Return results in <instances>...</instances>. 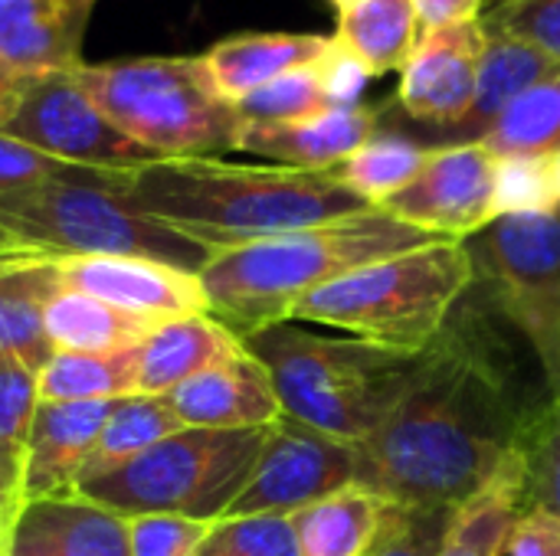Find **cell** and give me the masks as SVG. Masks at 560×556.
Returning a JSON list of instances; mask_svg holds the SVG:
<instances>
[{"mask_svg": "<svg viewBox=\"0 0 560 556\" xmlns=\"http://www.w3.org/2000/svg\"><path fill=\"white\" fill-rule=\"evenodd\" d=\"M525 413L482 341L450 331L394 413L358 442V485L384 501L463 508L512 456Z\"/></svg>", "mask_w": 560, "mask_h": 556, "instance_id": "cell-1", "label": "cell"}, {"mask_svg": "<svg viewBox=\"0 0 560 556\" xmlns=\"http://www.w3.org/2000/svg\"><path fill=\"white\" fill-rule=\"evenodd\" d=\"M118 184L144 216L207 252L371 210L331 170L233 164L223 157L151 161L118 170Z\"/></svg>", "mask_w": 560, "mask_h": 556, "instance_id": "cell-2", "label": "cell"}, {"mask_svg": "<svg viewBox=\"0 0 560 556\" xmlns=\"http://www.w3.org/2000/svg\"><path fill=\"white\" fill-rule=\"evenodd\" d=\"M427 242H433V236L371 206L322 226L217 249L207 256L197 279L210 318L246 341L266 328L285 324L292 308L322 285Z\"/></svg>", "mask_w": 560, "mask_h": 556, "instance_id": "cell-3", "label": "cell"}, {"mask_svg": "<svg viewBox=\"0 0 560 556\" xmlns=\"http://www.w3.org/2000/svg\"><path fill=\"white\" fill-rule=\"evenodd\" d=\"M243 347L269 370L282 416L351 446L364 442L394 413L430 354L325 338L295 321L266 328L246 338Z\"/></svg>", "mask_w": 560, "mask_h": 556, "instance_id": "cell-4", "label": "cell"}, {"mask_svg": "<svg viewBox=\"0 0 560 556\" xmlns=\"http://www.w3.org/2000/svg\"><path fill=\"white\" fill-rule=\"evenodd\" d=\"M472 285L476 265L466 242L433 239L322 285L292 308L289 321L335 328L400 354H427Z\"/></svg>", "mask_w": 560, "mask_h": 556, "instance_id": "cell-5", "label": "cell"}, {"mask_svg": "<svg viewBox=\"0 0 560 556\" xmlns=\"http://www.w3.org/2000/svg\"><path fill=\"white\" fill-rule=\"evenodd\" d=\"M0 246L49 259L144 256L200 272L207 249L144 216L121 190L118 170L69 167L16 193H0Z\"/></svg>", "mask_w": 560, "mask_h": 556, "instance_id": "cell-6", "label": "cell"}, {"mask_svg": "<svg viewBox=\"0 0 560 556\" xmlns=\"http://www.w3.org/2000/svg\"><path fill=\"white\" fill-rule=\"evenodd\" d=\"M75 79L102 115L158 161L240 151L246 121L217 95L197 56L82 62Z\"/></svg>", "mask_w": 560, "mask_h": 556, "instance_id": "cell-7", "label": "cell"}, {"mask_svg": "<svg viewBox=\"0 0 560 556\" xmlns=\"http://www.w3.org/2000/svg\"><path fill=\"white\" fill-rule=\"evenodd\" d=\"M269 439L262 429H177L135 462L79 485L75 492L121 518L180 514L220 521L246 488L259 452Z\"/></svg>", "mask_w": 560, "mask_h": 556, "instance_id": "cell-8", "label": "cell"}, {"mask_svg": "<svg viewBox=\"0 0 560 556\" xmlns=\"http://www.w3.org/2000/svg\"><path fill=\"white\" fill-rule=\"evenodd\" d=\"M0 131L46 157L89 170H135L158 161L102 115L75 72L23 79L13 105L0 118Z\"/></svg>", "mask_w": 560, "mask_h": 556, "instance_id": "cell-9", "label": "cell"}, {"mask_svg": "<svg viewBox=\"0 0 560 556\" xmlns=\"http://www.w3.org/2000/svg\"><path fill=\"white\" fill-rule=\"evenodd\" d=\"M348 485H358V449L282 416L276 426H269V439L259 452V462L223 518H292L302 508Z\"/></svg>", "mask_w": 560, "mask_h": 556, "instance_id": "cell-10", "label": "cell"}, {"mask_svg": "<svg viewBox=\"0 0 560 556\" xmlns=\"http://www.w3.org/2000/svg\"><path fill=\"white\" fill-rule=\"evenodd\" d=\"M495 167L482 144L430 147L423 170L381 210L433 239L466 242L495 220Z\"/></svg>", "mask_w": 560, "mask_h": 556, "instance_id": "cell-11", "label": "cell"}, {"mask_svg": "<svg viewBox=\"0 0 560 556\" xmlns=\"http://www.w3.org/2000/svg\"><path fill=\"white\" fill-rule=\"evenodd\" d=\"M499 311L512 321L560 282V206L548 213L499 216L466 239Z\"/></svg>", "mask_w": 560, "mask_h": 556, "instance_id": "cell-12", "label": "cell"}, {"mask_svg": "<svg viewBox=\"0 0 560 556\" xmlns=\"http://www.w3.org/2000/svg\"><path fill=\"white\" fill-rule=\"evenodd\" d=\"M482 49L486 29L479 20L420 36L400 69L394 105L433 134L456 128L472 108Z\"/></svg>", "mask_w": 560, "mask_h": 556, "instance_id": "cell-13", "label": "cell"}, {"mask_svg": "<svg viewBox=\"0 0 560 556\" xmlns=\"http://www.w3.org/2000/svg\"><path fill=\"white\" fill-rule=\"evenodd\" d=\"M59 285L89 298H98L118 311L144 318L151 324L210 315L197 272L144 256H82L56 259Z\"/></svg>", "mask_w": 560, "mask_h": 556, "instance_id": "cell-14", "label": "cell"}, {"mask_svg": "<svg viewBox=\"0 0 560 556\" xmlns=\"http://www.w3.org/2000/svg\"><path fill=\"white\" fill-rule=\"evenodd\" d=\"M190 429H262L282 419L269 370L243 347L236 357L184 380L161 397Z\"/></svg>", "mask_w": 560, "mask_h": 556, "instance_id": "cell-15", "label": "cell"}, {"mask_svg": "<svg viewBox=\"0 0 560 556\" xmlns=\"http://www.w3.org/2000/svg\"><path fill=\"white\" fill-rule=\"evenodd\" d=\"M3 556H131L128 518L75 495L23 501Z\"/></svg>", "mask_w": 560, "mask_h": 556, "instance_id": "cell-16", "label": "cell"}, {"mask_svg": "<svg viewBox=\"0 0 560 556\" xmlns=\"http://www.w3.org/2000/svg\"><path fill=\"white\" fill-rule=\"evenodd\" d=\"M95 0H0V59L20 75L75 72Z\"/></svg>", "mask_w": 560, "mask_h": 556, "instance_id": "cell-17", "label": "cell"}, {"mask_svg": "<svg viewBox=\"0 0 560 556\" xmlns=\"http://www.w3.org/2000/svg\"><path fill=\"white\" fill-rule=\"evenodd\" d=\"M377 131H381V108L371 105L325 108L299 121L246 125L240 138V151L259 154L282 167L331 170L341 161H348L361 144H368Z\"/></svg>", "mask_w": 560, "mask_h": 556, "instance_id": "cell-18", "label": "cell"}, {"mask_svg": "<svg viewBox=\"0 0 560 556\" xmlns=\"http://www.w3.org/2000/svg\"><path fill=\"white\" fill-rule=\"evenodd\" d=\"M115 400L105 403H43L33 416L23 501L75 495L79 472L112 413Z\"/></svg>", "mask_w": 560, "mask_h": 556, "instance_id": "cell-19", "label": "cell"}, {"mask_svg": "<svg viewBox=\"0 0 560 556\" xmlns=\"http://www.w3.org/2000/svg\"><path fill=\"white\" fill-rule=\"evenodd\" d=\"M331 46L335 36L322 33H236L213 43L197 59L217 95L236 105L256 88L315 66Z\"/></svg>", "mask_w": 560, "mask_h": 556, "instance_id": "cell-20", "label": "cell"}, {"mask_svg": "<svg viewBox=\"0 0 560 556\" xmlns=\"http://www.w3.org/2000/svg\"><path fill=\"white\" fill-rule=\"evenodd\" d=\"M240 351L243 341L210 315L161 321L135 347V390L141 397H164Z\"/></svg>", "mask_w": 560, "mask_h": 556, "instance_id": "cell-21", "label": "cell"}, {"mask_svg": "<svg viewBox=\"0 0 560 556\" xmlns=\"http://www.w3.org/2000/svg\"><path fill=\"white\" fill-rule=\"evenodd\" d=\"M59 288L56 259L0 246V364L13 360L43 370L52 357L43 311Z\"/></svg>", "mask_w": 560, "mask_h": 556, "instance_id": "cell-22", "label": "cell"}, {"mask_svg": "<svg viewBox=\"0 0 560 556\" xmlns=\"http://www.w3.org/2000/svg\"><path fill=\"white\" fill-rule=\"evenodd\" d=\"M555 72H560V62H555L538 46H532V43H525L518 36H509V33L486 29V49H482V62H479V85H476L472 108L456 128L440 131L430 147L479 144L482 134L499 121V115L522 92H528L532 85L551 79Z\"/></svg>", "mask_w": 560, "mask_h": 556, "instance_id": "cell-23", "label": "cell"}, {"mask_svg": "<svg viewBox=\"0 0 560 556\" xmlns=\"http://www.w3.org/2000/svg\"><path fill=\"white\" fill-rule=\"evenodd\" d=\"M338 13L335 43L371 79L404 69L410 59L420 23L413 0H328Z\"/></svg>", "mask_w": 560, "mask_h": 556, "instance_id": "cell-24", "label": "cell"}, {"mask_svg": "<svg viewBox=\"0 0 560 556\" xmlns=\"http://www.w3.org/2000/svg\"><path fill=\"white\" fill-rule=\"evenodd\" d=\"M151 328L154 324L144 318H135L69 288H59L43 311L49 347L69 354H125L135 351Z\"/></svg>", "mask_w": 560, "mask_h": 556, "instance_id": "cell-25", "label": "cell"}, {"mask_svg": "<svg viewBox=\"0 0 560 556\" xmlns=\"http://www.w3.org/2000/svg\"><path fill=\"white\" fill-rule=\"evenodd\" d=\"M525 501V465L518 449L502 462L492 482L456 508L446 544L440 556H505L509 534L522 514Z\"/></svg>", "mask_w": 560, "mask_h": 556, "instance_id": "cell-26", "label": "cell"}, {"mask_svg": "<svg viewBox=\"0 0 560 556\" xmlns=\"http://www.w3.org/2000/svg\"><path fill=\"white\" fill-rule=\"evenodd\" d=\"M384 501L364 485H348L292 514L299 556H364Z\"/></svg>", "mask_w": 560, "mask_h": 556, "instance_id": "cell-27", "label": "cell"}, {"mask_svg": "<svg viewBox=\"0 0 560 556\" xmlns=\"http://www.w3.org/2000/svg\"><path fill=\"white\" fill-rule=\"evenodd\" d=\"M180 426V419L167 410V403L161 397H121L112 403V413L79 472V485L95 482L128 462H135L141 452H148L151 446H158L161 439L174 436Z\"/></svg>", "mask_w": 560, "mask_h": 556, "instance_id": "cell-28", "label": "cell"}, {"mask_svg": "<svg viewBox=\"0 0 560 556\" xmlns=\"http://www.w3.org/2000/svg\"><path fill=\"white\" fill-rule=\"evenodd\" d=\"M43 403H105L135 397V351L125 354H69L52 357L36 374Z\"/></svg>", "mask_w": 560, "mask_h": 556, "instance_id": "cell-29", "label": "cell"}, {"mask_svg": "<svg viewBox=\"0 0 560 556\" xmlns=\"http://www.w3.org/2000/svg\"><path fill=\"white\" fill-rule=\"evenodd\" d=\"M39 406L36 370L26 364H0V511L13 524L23 505V472L33 433V416ZM10 531V528H7Z\"/></svg>", "mask_w": 560, "mask_h": 556, "instance_id": "cell-30", "label": "cell"}, {"mask_svg": "<svg viewBox=\"0 0 560 556\" xmlns=\"http://www.w3.org/2000/svg\"><path fill=\"white\" fill-rule=\"evenodd\" d=\"M492 157H535L560 151V72L522 92L479 141Z\"/></svg>", "mask_w": 560, "mask_h": 556, "instance_id": "cell-31", "label": "cell"}, {"mask_svg": "<svg viewBox=\"0 0 560 556\" xmlns=\"http://www.w3.org/2000/svg\"><path fill=\"white\" fill-rule=\"evenodd\" d=\"M427 157H430L427 144H417L397 131H377L348 161L331 167V174L361 200H368L371 206H381L423 170Z\"/></svg>", "mask_w": 560, "mask_h": 556, "instance_id": "cell-32", "label": "cell"}, {"mask_svg": "<svg viewBox=\"0 0 560 556\" xmlns=\"http://www.w3.org/2000/svg\"><path fill=\"white\" fill-rule=\"evenodd\" d=\"M515 449L525 465V501L560 518V393L525 413Z\"/></svg>", "mask_w": 560, "mask_h": 556, "instance_id": "cell-33", "label": "cell"}, {"mask_svg": "<svg viewBox=\"0 0 560 556\" xmlns=\"http://www.w3.org/2000/svg\"><path fill=\"white\" fill-rule=\"evenodd\" d=\"M453 518H456V508L384 501L374 541L364 556H440Z\"/></svg>", "mask_w": 560, "mask_h": 556, "instance_id": "cell-34", "label": "cell"}, {"mask_svg": "<svg viewBox=\"0 0 560 556\" xmlns=\"http://www.w3.org/2000/svg\"><path fill=\"white\" fill-rule=\"evenodd\" d=\"M499 161V157H495ZM560 206L558 154L502 157L495 167V203L492 216L548 213Z\"/></svg>", "mask_w": 560, "mask_h": 556, "instance_id": "cell-35", "label": "cell"}, {"mask_svg": "<svg viewBox=\"0 0 560 556\" xmlns=\"http://www.w3.org/2000/svg\"><path fill=\"white\" fill-rule=\"evenodd\" d=\"M331 108L328 95H325V82L318 72V62L299 72H289L262 88H256L253 95H246L243 102H236V111L246 125H272V121H299L308 118L315 111Z\"/></svg>", "mask_w": 560, "mask_h": 556, "instance_id": "cell-36", "label": "cell"}, {"mask_svg": "<svg viewBox=\"0 0 560 556\" xmlns=\"http://www.w3.org/2000/svg\"><path fill=\"white\" fill-rule=\"evenodd\" d=\"M194 556H299V541L285 514L223 518L213 521Z\"/></svg>", "mask_w": 560, "mask_h": 556, "instance_id": "cell-37", "label": "cell"}, {"mask_svg": "<svg viewBox=\"0 0 560 556\" xmlns=\"http://www.w3.org/2000/svg\"><path fill=\"white\" fill-rule=\"evenodd\" d=\"M479 23L495 33L518 36L560 62V0H502Z\"/></svg>", "mask_w": 560, "mask_h": 556, "instance_id": "cell-38", "label": "cell"}, {"mask_svg": "<svg viewBox=\"0 0 560 556\" xmlns=\"http://www.w3.org/2000/svg\"><path fill=\"white\" fill-rule=\"evenodd\" d=\"M213 524L180 514H141L128 518L131 556H194Z\"/></svg>", "mask_w": 560, "mask_h": 556, "instance_id": "cell-39", "label": "cell"}, {"mask_svg": "<svg viewBox=\"0 0 560 556\" xmlns=\"http://www.w3.org/2000/svg\"><path fill=\"white\" fill-rule=\"evenodd\" d=\"M512 324L522 328V334L535 347L551 393H560V282L545 298L518 311Z\"/></svg>", "mask_w": 560, "mask_h": 556, "instance_id": "cell-40", "label": "cell"}, {"mask_svg": "<svg viewBox=\"0 0 560 556\" xmlns=\"http://www.w3.org/2000/svg\"><path fill=\"white\" fill-rule=\"evenodd\" d=\"M69 167L72 164L46 157L36 147H30V144H23V141L0 131V193H16V190L39 187V184L66 174Z\"/></svg>", "mask_w": 560, "mask_h": 556, "instance_id": "cell-41", "label": "cell"}, {"mask_svg": "<svg viewBox=\"0 0 560 556\" xmlns=\"http://www.w3.org/2000/svg\"><path fill=\"white\" fill-rule=\"evenodd\" d=\"M505 556H560V518L545 508H528L518 514Z\"/></svg>", "mask_w": 560, "mask_h": 556, "instance_id": "cell-42", "label": "cell"}, {"mask_svg": "<svg viewBox=\"0 0 560 556\" xmlns=\"http://www.w3.org/2000/svg\"><path fill=\"white\" fill-rule=\"evenodd\" d=\"M318 72H322V82H325V95L331 102V108H351L358 105L364 85H368V72L345 52L338 49V43L331 46L328 56L318 59Z\"/></svg>", "mask_w": 560, "mask_h": 556, "instance_id": "cell-43", "label": "cell"}, {"mask_svg": "<svg viewBox=\"0 0 560 556\" xmlns=\"http://www.w3.org/2000/svg\"><path fill=\"white\" fill-rule=\"evenodd\" d=\"M482 3L486 0H413L420 36L446 29V26L476 23L482 16Z\"/></svg>", "mask_w": 560, "mask_h": 556, "instance_id": "cell-44", "label": "cell"}, {"mask_svg": "<svg viewBox=\"0 0 560 556\" xmlns=\"http://www.w3.org/2000/svg\"><path fill=\"white\" fill-rule=\"evenodd\" d=\"M20 85H23V79L0 59V118L7 115V108L13 105V98H16V92H20Z\"/></svg>", "mask_w": 560, "mask_h": 556, "instance_id": "cell-45", "label": "cell"}, {"mask_svg": "<svg viewBox=\"0 0 560 556\" xmlns=\"http://www.w3.org/2000/svg\"><path fill=\"white\" fill-rule=\"evenodd\" d=\"M7 528H10V521L3 518V511H0V547H3V537H7Z\"/></svg>", "mask_w": 560, "mask_h": 556, "instance_id": "cell-46", "label": "cell"}, {"mask_svg": "<svg viewBox=\"0 0 560 556\" xmlns=\"http://www.w3.org/2000/svg\"><path fill=\"white\" fill-rule=\"evenodd\" d=\"M558 174H560V151H558Z\"/></svg>", "mask_w": 560, "mask_h": 556, "instance_id": "cell-47", "label": "cell"}]
</instances>
